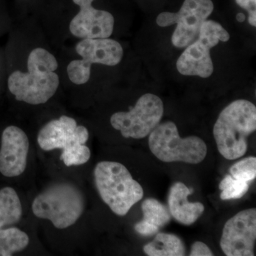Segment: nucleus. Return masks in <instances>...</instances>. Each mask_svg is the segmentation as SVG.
Masks as SVG:
<instances>
[{"label":"nucleus","instance_id":"obj_17","mask_svg":"<svg viewBox=\"0 0 256 256\" xmlns=\"http://www.w3.org/2000/svg\"><path fill=\"white\" fill-rule=\"evenodd\" d=\"M30 242L28 234L18 228L0 229V256H11L24 250Z\"/></svg>","mask_w":256,"mask_h":256},{"label":"nucleus","instance_id":"obj_16","mask_svg":"<svg viewBox=\"0 0 256 256\" xmlns=\"http://www.w3.org/2000/svg\"><path fill=\"white\" fill-rule=\"evenodd\" d=\"M22 214V206L14 188L0 190V228L18 223Z\"/></svg>","mask_w":256,"mask_h":256},{"label":"nucleus","instance_id":"obj_6","mask_svg":"<svg viewBox=\"0 0 256 256\" xmlns=\"http://www.w3.org/2000/svg\"><path fill=\"white\" fill-rule=\"evenodd\" d=\"M149 136L152 153L164 162H182L196 164L206 158L204 141L196 136L182 138L178 127L172 121L158 124Z\"/></svg>","mask_w":256,"mask_h":256},{"label":"nucleus","instance_id":"obj_19","mask_svg":"<svg viewBox=\"0 0 256 256\" xmlns=\"http://www.w3.org/2000/svg\"><path fill=\"white\" fill-rule=\"evenodd\" d=\"M222 190L220 197L222 200L240 198L248 191V182L234 178L232 175H227L220 184Z\"/></svg>","mask_w":256,"mask_h":256},{"label":"nucleus","instance_id":"obj_2","mask_svg":"<svg viewBox=\"0 0 256 256\" xmlns=\"http://www.w3.org/2000/svg\"><path fill=\"white\" fill-rule=\"evenodd\" d=\"M256 130V108L252 102L240 99L220 112L214 126V137L220 154L229 160L246 153L247 138Z\"/></svg>","mask_w":256,"mask_h":256},{"label":"nucleus","instance_id":"obj_8","mask_svg":"<svg viewBox=\"0 0 256 256\" xmlns=\"http://www.w3.org/2000/svg\"><path fill=\"white\" fill-rule=\"evenodd\" d=\"M76 50L82 60L70 62L67 73L70 82L76 85L88 82L92 64L114 66L118 64L124 56L120 44L108 38L82 40L77 44Z\"/></svg>","mask_w":256,"mask_h":256},{"label":"nucleus","instance_id":"obj_24","mask_svg":"<svg viewBox=\"0 0 256 256\" xmlns=\"http://www.w3.org/2000/svg\"><path fill=\"white\" fill-rule=\"evenodd\" d=\"M236 20H238L239 22H244L246 20V15L244 13H238L236 15Z\"/></svg>","mask_w":256,"mask_h":256},{"label":"nucleus","instance_id":"obj_18","mask_svg":"<svg viewBox=\"0 0 256 256\" xmlns=\"http://www.w3.org/2000/svg\"><path fill=\"white\" fill-rule=\"evenodd\" d=\"M143 220L158 228L164 226L171 220L169 208L156 198H148L142 202Z\"/></svg>","mask_w":256,"mask_h":256},{"label":"nucleus","instance_id":"obj_9","mask_svg":"<svg viewBox=\"0 0 256 256\" xmlns=\"http://www.w3.org/2000/svg\"><path fill=\"white\" fill-rule=\"evenodd\" d=\"M164 114L162 100L158 96L146 94L128 112H118L111 116L110 124L126 138L142 139L149 136L160 124Z\"/></svg>","mask_w":256,"mask_h":256},{"label":"nucleus","instance_id":"obj_1","mask_svg":"<svg viewBox=\"0 0 256 256\" xmlns=\"http://www.w3.org/2000/svg\"><path fill=\"white\" fill-rule=\"evenodd\" d=\"M57 68L54 56L44 48H34L28 55V72L16 70L10 75V92L18 101L31 105L45 104L54 96L60 86V77L55 73Z\"/></svg>","mask_w":256,"mask_h":256},{"label":"nucleus","instance_id":"obj_14","mask_svg":"<svg viewBox=\"0 0 256 256\" xmlns=\"http://www.w3.org/2000/svg\"><path fill=\"white\" fill-rule=\"evenodd\" d=\"M192 192L193 190L184 184L176 182L170 188L168 196L170 214L175 220L184 225H191L196 222L204 210V206L200 202L192 203L188 201V196Z\"/></svg>","mask_w":256,"mask_h":256},{"label":"nucleus","instance_id":"obj_12","mask_svg":"<svg viewBox=\"0 0 256 256\" xmlns=\"http://www.w3.org/2000/svg\"><path fill=\"white\" fill-rule=\"evenodd\" d=\"M94 0H73L80 6V12L69 25L70 33L77 38H109L114 32V20L110 12L96 10L92 6Z\"/></svg>","mask_w":256,"mask_h":256},{"label":"nucleus","instance_id":"obj_21","mask_svg":"<svg viewBox=\"0 0 256 256\" xmlns=\"http://www.w3.org/2000/svg\"><path fill=\"white\" fill-rule=\"evenodd\" d=\"M237 4L249 12L248 22L252 26H256V0H236Z\"/></svg>","mask_w":256,"mask_h":256},{"label":"nucleus","instance_id":"obj_15","mask_svg":"<svg viewBox=\"0 0 256 256\" xmlns=\"http://www.w3.org/2000/svg\"><path fill=\"white\" fill-rule=\"evenodd\" d=\"M144 252L149 256H182L185 248L181 239L174 234H156L152 242L144 246Z\"/></svg>","mask_w":256,"mask_h":256},{"label":"nucleus","instance_id":"obj_11","mask_svg":"<svg viewBox=\"0 0 256 256\" xmlns=\"http://www.w3.org/2000/svg\"><path fill=\"white\" fill-rule=\"evenodd\" d=\"M256 240V210L248 208L227 220L220 246L227 256H254Z\"/></svg>","mask_w":256,"mask_h":256},{"label":"nucleus","instance_id":"obj_23","mask_svg":"<svg viewBox=\"0 0 256 256\" xmlns=\"http://www.w3.org/2000/svg\"><path fill=\"white\" fill-rule=\"evenodd\" d=\"M190 256H212L213 252L210 250V248L203 242H194L192 246Z\"/></svg>","mask_w":256,"mask_h":256},{"label":"nucleus","instance_id":"obj_7","mask_svg":"<svg viewBox=\"0 0 256 256\" xmlns=\"http://www.w3.org/2000/svg\"><path fill=\"white\" fill-rule=\"evenodd\" d=\"M228 32L213 20H206L202 24L197 40L186 46L178 57L176 68L184 76H197L206 78L214 72L213 62L210 56V48L220 41L228 42Z\"/></svg>","mask_w":256,"mask_h":256},{"label":"nucleus","instance_id":"obj_10","mask_svg":"<svg viewBox=\"0 0 256 256\" xmlns=\"http://www.w3.org/2000/svg\"><path fill=\"white\" fill-rule=\"evenodd\" d=\"M214 8L212 0H184L178 13L165 12L158 15L156 24L162 28L178 24L172 42L174 46L185 48L196 40Z\"/></svg>","mask_w":256,"mask_h":256},{"label":"nucleus","instance_id":"obj_5","mask_svg":"<svg viewBox=\"0 0 256 256\" xmlns=\"http://www.w3.org/2000/svg\"><path fill=\"white\" fill-rule=\"evenodd\" d=\"M84 205V196L76 186L70 183H56L34 198L32 210L38 218L50 220L56 228L64 229L78 220Z\"/></svg>","mask_w":256,"mask_h":256},{"label":"nucleus","instance_id":"obj_3","mask_svg":"<svg viewBox=\"0 0 256 256\" xmlns=\"http://www.w3.org/2000/svg\"><path fill=\"white\" fill-rule=\"evenodd\" d=\"M94 178L102 201L116 214H127L144 196L142 186L120 163L100 162L94 170Z\"/></svg>","mask_w":256,"mask_h":256},{"label":"nucleus","instance_id":"obj_4","mask_svg":"<svg viewBox=\"0 0 256 256\" xmlns=\"http://www.w3.org/2000/svg\"><path fill=\"white\" fill-rule=\"evenodd\" d=\"M88 137L86 128L78 126L72 118L62 116L40 130L37 141L43 150L62 149L60 159L70 166L85 164L90 160V149L85 146Z\"/></svg>","mask_w":256,"mask_h":256},{"label":"nucleus","instance_id":"obj_22","mask_svg":"<svg viewBox=\"0 0 256 256\" xmlns=\"http://www.w3.org/2000/svg\"><path fill=\"white\" fill-rule=\"evenodd\" d=\"M134 229L138 234L146 236H149L156 234L160 228L156 226L152 225L148 222L142 220L134 226Z\"/></svg>","mask_w":256,"mask_h":256},{"label":"nucleus","instance_id":"obj_13","mask_svg":"<svg viewBox=\"0 0 256 256\" xmlns=\"http://www.w3.org/2000/svg\"><path fill=\"white\" fill-rule=\"evenodd\" d=\"M30 142L21 128L9 126L2 136L0 172L6 178H14L26 170Z\"/></svg>","mask_w":256,"mask_h":256},{"label":"nucleus","instance_id":"obj_20","mask_svg":"<svg viewBox=\"0 0 256 256\" xmlns=\"http://www.w3.org/2000/svg\"><path fill=\"white\" fill-rule=\"evenodd\" d=\"M230 173L234 178L250 182L256 176V158H245L234 164L230 168Z\"/></svg>","mask_w":256,"mask_h":256}]
</instances>
